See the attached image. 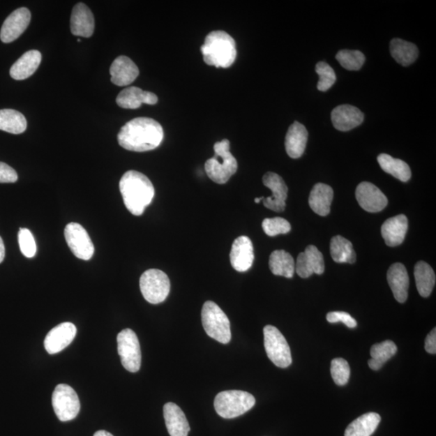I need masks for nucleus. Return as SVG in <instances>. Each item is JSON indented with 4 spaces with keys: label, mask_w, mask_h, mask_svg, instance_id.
Wrapping results in <instances>:
<instances>
[{
    "label": "nucleus",
    "mask_w": 436,
    "mask_h": 436,
    "mask_svg": "<svg viewBox=\"0 0 436 436\" xmlns=\"http://www.w3.org/2000/svg\"><path fill=\"white\" fill-rule=\"evenodd\" d=\"M163 137L160 123L151 118L138 117L121 128L117 140L119 145L127 151L145 152L160 146Z\"/></svg>",
    "instance_id": "1"
},
{
    "label": "nucleus",
    "mask_w": 436,
    "mask_h": 436,
    "mask_svg": "<svg viewBox=\"0 0 436 436\" xmlns=\"http://www.w3.org/2000/svg\"><path fill=\"white\" fill-rule=\"evenodd\" d=\"M120 191L126 207L135 216H141L155 197V188L144 174L129 171L121 179Z\"/></svg>",
    "instance_id": "2"
},
{
    "label": "nucleus",
    "mask_w": 436,
    "mask_h": 436,
    "mask_svg": "<svg viewBox=\"0 0 436 436\" xmlns=\"http://www.w3.org/2000/svg\"><path fill=\"white\" fill-rule=\"evenodd\" d=\"M204 63L216 68H228L237 57L236 43L232 36L224 31H213L205 38L201 47Z\"/></svg>",
    "instance_id": "3"
},
{
    "label": "nucleus",
    "mask_w": 436,
    "mask_h": 436,
    "mask_svg": "<svg viewBox=\"0 0 436 436\" xmlns=\"http://www.w3.org/2000/svg\"><path fill=\"white\" fill-rule=\"evenodd\" d=\"M227 140L214 144V156L204 164L205 172L211 181L219 184L227 183L238 170V162L230 151Z\"/></svg>",
    "instance_id": "4"
},
{
    "label": "nucleus",
    "mask_w": 436,
    "mask_h": 436,
    "mask_svg": "<svg viewBox=\"0 0 436 436\" xmlns=\"http://www.w3.org/2000/svg\"><path fill=\"white\" fill-rule=\"evenodd\" d=\"M255 398L253 394L241 391L219 393L214 399V408L220 417L234 419L253 409Z\"/></svg>",
    "instance_id": "5"
},
{
    "label": "nucleus",
    "mask_w": 436,
    "mask_h": 436,
    "mask_svg": "<svg viewBox=\"0 0 436 436\" xmlns=\"http://www.w3.org/2000/svg\"><path fill=\"white\" fill-rule=\"evenodd\" d=\"M202 321L205 332L213 340L223 345H227L232 340L228 317L215 302H205L202 310Z\"/></svg>",
    "instance_id": "6"
},
{
    "label": "nucleus",
    "mask_w": 436,
    "mask_h": 436,
    "mask_svg": "<svg viewBox=\"0 0 436 436\" xmlns=\"http://www.w3.org/2000/svg\"><path fill=\"white\" fill-rule=\"evenodd\" d=\"M140 289L149 303L157 305L167 299L171 290L167 275L158 269H149L141 276Z\"/></svg>",
    "instance_id": "7"
},
{
    "label": "nucleus",
    "mask_w": 436,
    "mask_h": 436,
    "mask_svg": "<svg viewBox=\"0 0 436 436\" xmlns=\"http://www.w3.org/2000/svg\"><path fill=\"white\" fill-rule=\"evenodd\" d=\"M264 347L270 361L276 366L285 368L292 362L290 347L281 332L271 325L264 328Z\"/></svg>",
    "instance_id": "8"
},
{
    "label": "nucleus",
    "mask_w": 436,
    "mask_h": 436,
    "mask_svg": "<svg viewBox=\"0 0 436 436\" xmlns=\"http://www.w3.org/2000/svg\"><path fill=\"white\" fill-rule=\"evenodd\" d=\"M117 350L122 366L127 371H140L142 363V353L140 340L135 332L127 328L117 336Z\"/></svg>",
    "instance_id": "9"
},
{
    "label": "nucleus",
    "mask_w": 436,
    "mask_h": 436,
    "mask_svg": "<svg viewBox=\"0 0 436 436\" xmlns=\"http://www.w3.org/2000/svg\"><path fill=\"white\" fill-rule=\"evenodd\" d=\"M52 404L54 412L61 422L70 421L80 413V398L68 384H60L56 386Z\"/></svg>",
    "instance_id": "10"
},
{
    "label": "nucleus",
    "mask_w": 436,
    "mask_h": 436,
    "mask_svg": "<svg viewBox=\"0 0 436 436\" xmlns=\"http://www.w3.org/2000/svg\"><path fill=\"white\" fill-rule=\"evenodd\" d=\"M64 235L68 247L77 258L86 261L92 258L95 253L93 243L80 224L69 223L65 228Z\"/></svg>",
    "instance_id": "11"
},
{
    "label": "nucleus",
    "mask_w": 436,
    "mask_h": 436,
    "mask_svg": "<svg viewBox=\"0 0 436 436\" xmlns=\"http://www.w3.org/2000/svg\"><path fill=\"white\" fill-rule=\"evenodd\" d=\"M263 183L273 193L271 197H264V206L275 212L285 211L289 189L284 179L278 174L268 172L263 177Z\"/></svg>",
    "instance_id": "12"
},
{
    "label": "nucleus",
    "mask_w": 436,
    "mask_h": 436,
    "mask_svg": "<svg viewBox=\"0 0 436 436\" xmlns=\"http://www.w3.org/2000/svg\"><path fill=\"white\" fill-rule=\"evenodd\" d=\"M356 197L360 206L369 213H378L387 206L388 199L372 183L362 182L356 188Z\"/></svg>",
    "instance_id": "13"
},
{
    "label": "nucleus",
    "mask_w": 436,
    "mask_h": 436,
    "mask_svg": "<svg viewBox=\"0 0 436 436\" xmlns=\"http://www.w3.org/2000/svg\"><path fill=\"white\" fill-rule=\"evenodd\" d=\"M31 20V13L27 8H20L5 20L1 31L0 39L4 43H11L20 38V36L28 28Z\"/></svg>",
    "instance_id": "14"
},
{
    "label": "nucleus",
    "mask_w": 436,
    "mask_h": 436,
    "mask_svg": "<svg viewBox=\"0 0 436 436\" xmlns=\"http://www.w3.org/2000/svg\"><path fill=\"white\" fill-rule=\"evenodd\" d=\"M295 271L301 278L324 273V259L321 251L314 245L308 246L304 253H300L297 257Z\"/></svg>",
    "instance_id": "15"
},
{
    "label": "nucleus",
    "mask_w": 436,
    "mask_h": 436,
    "mask_svg": "<svg viewBox=\"0 0 436 436\" xmlns=\"http://www.w3.org/2000/svg\"><path fill=\"white\" fill-rule=\"evenodd\" d=\"M76 333V326L71 322L61 323L54 327L45 338L44 346L46 352L54 355L64 350L74 340Z\"/></svg>",
    "instance_id": "16"
},
{
    "label": "nucleus",
    "mask_w": 436,
    "mask_h": 436,
    "mask_svg": "<svg viewBox=\"0 0 436 436\" xmlns=\"http://www.w3.org/2000/svg\"><path fill=\"white\" fill-rule=\"evenodd\" d=\"M230 259L234 269L239 273H244L253 266L254 248L253 242L247 236H240L234 241Z\"/></svg>",
    "instance_id": "17"
},
{
    "label": "nucleus",
    "mask_w": 436,
    "mask_h": 436,
    "mask_svg": "<svg viewBox=\"0 0 436 436\" xmlns=\"http://www.w3.org/2000/svg\"><path fill=\"white\" fill-rule=\"evenodd\" d=\"M95 19L90 8L83 3L76 4L70 17V30L75 36L91 38L94 33Z\"/></svg>",
    "instance_id": "18"
},
{
    "label": "nucleus",
    "mask_w": 436,
    "mask_h": 436,
    "mask_svg": "<svg viewBox=\"0 0 436 436\" xmlns=\"http://www.w3.org/2000/svg\"><path fill=\"white\" fill-rule=\"evenodd\" d=\"M363 114L356 107L349 105L337 106L331 112V121L336 130L346 132L362 124Z\"/></svg>",
    "instance_id": "19"
},
{
    "label": "nucleus",
    "mask_w": 436,
    "mask_h": 436,
    "mask_svg": "<svg viewBox=\"0 0 436 436\" xmlns=\"http://www.w3.org/2000/svg\"><path fill=\"white\" fill-rule=\"evenodd\" d=\"M110 75L112 84L125 87L131 84L137 78L140 70L130 58L119 56L111 65Z\"/></svg>",
    "instance_id": "20"
},
{
    "label": "nucleus",
    "mask_w": 436,
    "mask_h": 436,
    "mask_svg": "<svg viewBox=\"0 0 436 436\" xmlns=\"http://www.w3.org/2000/svg\"><path fill=\"white\" fill-rule=\"evenodd\" d=\"M158 97L150 91H143L140 87H130L122 90L116 97V104L122 109L136 110L142 104L156 105Z\"/></svg>",
    "instance_id": "21"
},
{
    "label": "nucleus",
    "mask_w": 436,
    "mask_h": 436,
    "mask_svg": "<svg viewBox=\"0 0 436 436\" xmlns=\"http://www.w3.org/2000/svg\"><path fill=\"white\" fill-rule=\"evenodd\" d=\"M408 220L403 214L389 218L381 228L382 237L389 247H398L406 238Z\"/></svg>",
    "instance_id": "22"
},
{
    "label": "nucleus",
    "mask_w": 436,
    "mask_h": 436,
    "mask_svg": "<svg viewBox=\"0 0 436 436\" xmlns=\"http://www.w3.org/2000/svg\"><path fill=\"white\" fill-rule=\"evenodd\" d=\"M387 280L394 299L399 303H404L407 300L409 283L406 266L400 263L391 265L388 270Z\"/></svg>",
    "instance_id": "23"
},
{
    "label": "nucleus",
    "mask_w": 436,
    "mask_h": 436,
    "mask_svg": "<svg viewBox=\"0 0 436 436\" xmlns=\"http://www.w3.org/2000/svg\"><path fill=\"white\" fill-rule=\"evenodd\" d=\"M164 419L171 436H188L190 426L183 410L173 403L165 404L163 407Z\"/></svg>",
    "instance_id": "24"
},
{
    "label": "nucleus",
    "mask_w": 436,
    "mask_h": 436,
    "mask_svg": "<svg viewBox=\"0 0 436 436\" xmlns=\"http://www.w3.org/2000/svg\"><path fill=\"white\" fill-rule=\"evenodd\" d=\"M308 141V131L301 123L294 121L289 128L285 137V149L292 158H299L303 155Z\"/></svg>",
    "instance_id": "25"
},
{
    "label": "nucleus",
    "mask_w": 436,
    "mask_h": 436,
    "mask_svg": "<svg viewBox=\"0 0 436 436\" xmlns=\"http://www.w3.org/2000/svg\"><path fill=\"white\" fill-rule=\"evenodd\" d=\"M42 61V54L38 50H29L24 54L10 69V75L15 80H24L32 76Z\"/></svg>",
    "instance_id": "26"
},
{
    "label": "nucleus",
    "mask_w": 436,
    "mask_h": 436,
    "mask_svg": "<svg viewBox=\"0 0 436 436\" xmlns=\"http://www.w3.org/2000/svg\"><path fill=\"white\" fill-rule=\"evenodd\" d=\"M333 197L334 192L331 187L325 183H316L310 194V207L320 216L326 217L330 213Z\"/></svg>",
    "instance_id": "27"
},
{
    "label": "nucleus",
    "mask_w": 436,
    "mask_h": 436,
    "mask_svg": "<svg viewBox=\"0 0 436 436\" xmlns=\"http://www.w3.org/2000/svg\"><path fill=\"white\" fill-rule=\"evenodd\" d=\"M381 416L377 413H367L348 425L345 436H371L377 430Z\"/></svg>",
    "instance_id": "28"
},
{
    "label": "nucleus",
    "mask_w": 436,
    "mask_h": 436,
    "mask_svg": "<svg viewBox=\"0 0 436 436\" xmlns=\"http://www.w3.org/2000/svg\"><path fill=\"white\" fill-rule=\"evenodd\" d=\"M269 268L276 276L292 278L295 273V262L287 251L276 250L270 255Z\"/></svg>",
    "instance_id": "29"
},
{
    "label": "nucleus",
    "mask_w": 436,
    "mask_h": 436,
    "mask_svg": "<svg viewBox=\"0 0 436 436\" xmlns=\"http://www.w3.org/2000/svg\"><path fill=\"white\" fill-rule=\"evenodd\" d=\"M391 54L397 63L403 66H408L418 59L419 50L416 45L406 40L395 38L391 40Z\"/></svg>",
    "instance_id": "30"
},
{
    "label": "nucleus",
    "mask_w": 436,
    "mask_h": 436,
    "mask_svg": "<svg viewBox=\"0 0 436 436\" xmlns=\"http://www.w3.org/2000/svg\"><path fill=\"white\" fill-rule=\"evenodd\" d=\"M377 161L384 172L391 174L402 182H407L412 178V170L406 162L394 158L387 153H381L377 157Z\"/></svg>",
    "instance_id": "31"
},
{
    "label": "nucleus",
    "mask_w": 436,
    "mask_h": 436,
    "mask_svg": "<svg viewBox=\"0 0 436 436\" xmlns=\"http://www.w3.org/2000/svg\"><path fill=\"white\" fill-rule=\"evenodd\" d=\"M414 277L420 296L428 297L435 285V271L428 264L419 261L414 266Z\"/></svg>",
    "instance_id": "32"
},
{
    "label": "nucleus",
    "mask_w": 436,
    "mask_h": 436,
    "mask_svg": "<svg viewBox=\"0 0 436 436\" xmlns=\"http://www.w3.org/2000/svg\"><path fill=\"white\" fill-rule=\"evenodd\" d=\"M331 254L333 260L338 264H354L356 260V254L352 243L340 235L331 239Z\"/></svg>",
    "instance_id": "33"
},
{
    "label": "nucleus",
    "mask_w": 436,
    "mask_h": 436,
    "mask_svg": "<svg viewBox=\"0 0 436 436\" xmlns=\"http://www.w3.org/2000/svg\"><path fill=\"white\" fill-rule=\"evenodd\" d=\"M27 129V118L14 110H0V130L20 135Z\"/></svg>",
    "instance_id": "34"
},
{
    "label": "nucleus",
    "mask_w": 436,
    "mask_h": 436,
    "mask_svg": "<svg viewBox=\"0 0 436 436\" xmlns=\"http://www.w3.org/2000/svg\"><path fill=\"white\" fill-rule=\"evenodd\" d=\"M398 347L391 340L377 343L371 348V359L368 361V366L374 371L381 369L389 359L397 353Z\"/></svg>",
    "instance_id": "35"
},
{
    "label": "nucleus",
    "mask_w": 436,
    "mask_h": 436,
    "mask_svg": "<svg viewBox=\"0 0 436 436\" xmlns=\"http://www.w3.org/2000/svg\"><path fill=\"white\" fill-rule=\"evenodd\" d=\"M336 58L348 70H360L366 61V56L359 50H343L338 51Z\"/></svg>",
    "instance_id": "36"
},
{
    "label": "nucleus",
    "mask_w": 436,
    "mask_h": 436,
    "mask_svg": "<svg viewBox=\"0 0 436 436\" xmlns=\"http://www.w3.org/2000/svg\"><path fill=\"white\" fill-rule=\"evenodd\" d=\"M331 373L337 386H343L350 378L351 369L345 359L336 358L331 361Z\"/></svg>",
    "instance_id": "37"
},
{
    "label": "nucleus",
    "mask_w": 436,
    "mask_h": 436,
    "mask_svg": "<svg viewBox=\"0 0 436 436\" xmlns=\"http://www.w3.org/2000/svg\"><path fill=\"white\" fill-rule=\"evenodd\" d=\"M315 71L320 75L319 84L317 86L320 91H326L336 84V75L335 70L325 61H320L316 65Z\"/></svg>",
    "instance_id": "38"
},
{
    "label": "nucleus",
    "mask_w": 436,
    "mask_h": 436,
    "mask_svg": "<svg viewBox=\"0 0 436 436\" xmlns=\"http://www.w3.org/2000/svg\"><path fill=\"white\" fill-rule=\"evenodd\" d=\"M262 227H263L264 233L270 237L285 234L291 230V225L288 220L280 217L264 219L262 223Z\"/></svg>",
    "instance_id": "39"
},
{
    "label": "nucleus",
    "mask_w": 436,
    "mask_h": 436,
    "mask_svg": "<svg viewBox=\"0 0 436 436\" xmlns=\"http://www.w3.org/2000/svg\"><path fill=\"white\" fill-rule=\"evenodd\" d=\"M18 241L20 251L27 258L34 257L37 253V244L30 230L25 228H20L18 234Z\"/></svg>",
    "instance_id": "40"
},
{
    "label": "nucleus",
    "mask_w": 436,
    "mask_h": 436,
    "mask_svg": "<svg viewBox=\"0 0 436 436\" xmlns=\"http://www.w3.org/2000/svg\"><path fill=\"white\" fill-rule=\"evenodd\" d=\"M326 320L330 323L343 322L349 328H355L357 322L346 312H330L326 315Z\"/></svg>",
    "instance_id": "41"
},
{
    "label": "nucleus",
    "mask_w": 436,
    "mask_h": 436,
    "mask_svg": "<svg viewBox=\"0 0 436 436\" xmlns=\"http://www.w3.org/2000/svg\"><path fill=\"white\" fill-rule=\"evenodd\" d=\"M17 179V172L8 164L0 162V183H15Z\"/></svg>",
    "instance_id": "42"
},
{
    "label": "nucleus",
    "mask_w": 436,
    "mask_h": 436,
    "mask_svg": "<svg viewBox=\"0 0 436 436\" xmlns=\"http://www.w3.org/2000/svg\"><path fill=\"white\" fill-rule=\"evenodd\" d=\"M425 350L430 354L436 353V330L435 328L430 331L425 340Z\"/></svg>",
    "instance_id": "43"
},
{
    "label": "nucleus",
    "mask_w": 436,
    "mask_h": 436,
    "mask_svg": "<svg viewBox=\"0 0 436 436\" xmlns=\"http://www.w3.org/2000/svg\"><path fill=\"white\" fill-rule=\"evenodd\" d=\"M5 257V248L3 244V241L1 237H0V264L2 263Z\"/></svg>",
    "instance_id": "44"
},
{
    "label": "nucleus",
    "mask_w": 436,
    "mask_h": 436,
    "mask_svg": "<svg viewBox=\"0 0 436 436\" xmlns=\"http://www.w3.org/2000/svg\"><path fill=\"white\" fill-rule=\"evenodd\" d=\"M93 436H114L111 433L106 432V430H98Z\"/></svg>",
    "instance_id": "45"
},
{
    "label": "nucleus",
    "mask_w": 436,
    "mask_h": 436,
    "mask_svg": "<svg viewBox=\"0 0 436 436\" xmlns=\"http://www.w3.org/2000/svg\"><path fill=\"white\" fill-rule=\"evenodd\" d=\"M263 199H264V197H260V198H255V202L258 204V203H260L261 201H263Z\"/></svg>",
    "instance_id": "46"
}]
</instances>
